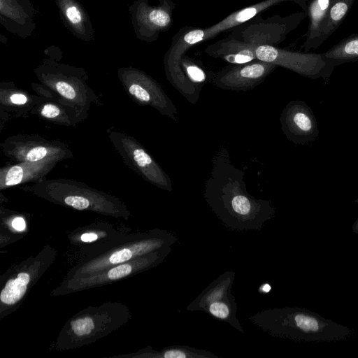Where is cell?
Returning a JSON list of instances; mask_svg holds the SVG:
<instances>
[{"label": "cell", "instance_id": "cell-16", "mask_svg": "<svg viewBox=\"0 0 358 358\" xmlns=\"http://www.w3.org/2000/svg\"><path fill=\"white\" fill-rule=\"evenodd\" d=\"M322 55L334 68L358 60V33L343 38Z\"/></svg>", "mask_w": 358, "mask_h": 358}, {"label": "cell", "instance_id": "cell-27", "mask_svg": "<svg viewBox=\"0 0 358 358\" xmlns=\"http://www.w3.org/2000/svg\"><path fill=\"white\" fill-rule=\"evenodd\" d=\"M10 101L15 104L22 105L27 102V99L22 94H14L10 96Z\"/></svg>", "mask_w": 358, "mask_h": 358}, {"label": "cell", "instance_id": "cell-10", "mask_svg": "<svg viewBox=\"0 0 358 358\" xmlns=\"http://www.w3.org/2000/svg\"><path fill=\"white\" fill-rule=\"evenodd\" d=\"M0 24L22 38L31 36L36 24L30 0H0Z\"/></svg>", "mask_w": 358, "mask_h": 358}, {"label": "cell", "instance_id": "cell-30", "mask_svg": "<svg viewBox=\"0 0 358 358\" xmlns=\"http://www.w3.org/2000/svg\"><path fill=\"white\" fill-rule=\"evenodd\" d=\"M352 231L354 234H358V218L352 224Z\"/></svg>", "mask_w": 358, "mask_h": 358}, {"label": "cell", "instance_id": "cell-3", "mask_svg": "<svg viewBox=\"0 0 358 358\" xmlns=\"http://www.w3.org/2000/svg\"><path fill=\"white\" fill-rule=\"evenodd\" d=\"M306 17L307 12L303 10L286 16L275 15L266 19L259 15L232 29L230 35L255 48L262 45L278 46Z\"/></svg>", "mask_w": 358, "mask_h": 358}, {"label": "cell", "instance_id": "cell-12", "mask_svg": "<svg viewBox=\"0 0 358 358\" xmlns=\"http://www.w3.org/2000/svg\"><path fill=\"white\" fill-rule=\"evenodd\" d=\"M204 52L229 64H244L257 59L255 48L230 34L208 45L204 49Z\"/></svg>", "mask_w": 358, "mask_h": 358}, {"label": "cell", "instance_id": "cell-5", "mask_svg": "<svg viewBox=\"0 0 358 358\" xmlns=\"http://www.w3.org/2000/svg\"><path fill=\"white\" fill-rule=\"evenodd\" d=\"M257 59L269 62L308 78L328 81L334 67L322 57V53L298 52L278 46L262 45L256 48Z\"/></svg>", "mask_w": 358, "mask_h": 358}, {"label": "cell", "instance_id": "cell-26", "mask_svg": "<svg viewBox=\"0 0 358 358\" xmlns=\"http://www.w3.org/2000/svg\"><path fill=\"white\" fill-rule=\"evenodd\" d=\"M13 227L19 231H23L26 227V223L22 217H15L12 221Z\"/></svg>", "mask_w": 358, "mask_h": 358}, {"label": "cell", "instance_id": "cell-24", "mask_svg": "<svg viewBox=\"0 0 358 358\" xmlns=\"http://www.w3.org/2000/svg\"><path fill=\"white\" fill-rule=\"evenodd\" d=\"M57 92L64 97L73 99L76 97V91L74 88L66 82L58 81L55 84Z\"/></svg>", "mask_w": 358, "mask_h": 358}, {"label": "cell", "instance_id": "cell-4", "mask_svg": "<svg viewBox=\"0 0 358 358\" xmlns=\"http://www.w3.org/2000/svg\"><path fill=\"white\" fill-rule=\"evenodd\" d=\"M285 1L295 2L294 0H263L231 13L210 27L206 28L182 27L176 33L172 41L177 48L187 51L194 45L210 40L220 33L232 29L261 15L271 7Z\"/></svg>", "mask_w": 358, "mask_h": 358}, {"label": "cell", "instance_id": "cell-19", "mask_svg": "<svg viewBox=\"0 0 358 358\" xmlns=\"http://www.w3.org/2000/svg\"><path fill=\"white\" fill-rule=\"evenodd\" d=\"M142 353V357L154 358H219L211 352L187 345H175L163 348L157 352L150 347Z\"/></svg>", "mask_w": 358, "mask_h": 358}, {"label": "cell", "instance_id": "cell-6", "mask_svg": "<svg viewBox=\"0 0 358 358\" xmlns=\"http://www.w3.org/2000/svg\"><path fill=\"white\" fill-rule=\"evenodd\" d=\"M178 238L175 234L164 229H152L135 236L131 245L119 247L107 255L86 264L79 274L92 273L106 269L108 266L124 263L150 252L171 247Z\"/></svg>", "mask_w": 358, "mask_h": 358}, {"label": "cell", "instance_id": "cell-25", "mask_svg": "<svg viewBox=\"0 0 358 358\" xmlns=\"http://www.w3.org/2000/svg\"><path fill=\"white\" fill-rule=\"evenodd\" d=\"M59 109L55 105L46 104L41 110V115L48 118H53L59 115Z\"/></svg>", "mask_w": 358, "mask_h": 358}, {"label": "cell", "instance_id": "cell-2", "mask_svg": "<svg viewBox=\"0 0 358 358\" xmlns=\"http://www.w3.org/2000/svg\"><path fill=\"white\" fill-rule=\"evenodd\" d=\"M205 197L230 230H261L275 215L271 202L254 198L240 185H212L207 187Z\"/></svg>", "mask_w": 358, "mask_h": 358}, {"label": "cell", "instance_id": "cell-11", "mask_svg": "<svg viewBox=\"0 0 358 358\" xmlns=\"http://www.w3.org/2000/svg\"><path fill=\"white\" fill-rule=\"evenodd\" d=\"M62 24L76 38L84 41L94 39L95 30L90 17L78 0H54Z\"/></svg>", "mask_w": 358, "mask_h": 358}, {"label": "cell", "instance_id": "cell-17", "mask_svg": "<svg viewBox=\"0 0 358 358\" xmlns=\"http://www.w3.org/2000/svg\"><path fill=\"white\" fill-rule=\"evenodd\" d=\"M237 303L232 292L222 299L209 303L203 310L215 319L228 323L243 334V328L236 317Z\"/></svg>", "mask_w": 358, "mask_h": 358}, {"label": "cell", "instance_id": "cell-20", "mask_svg": "<svg viewBox=\"0 0 358 358\" xmlns=\"http://www.w3.org/2000/svg\"><path fill=\"white\" fill-rule=\"evenodd\" d=\"M355 0H331L320 37L322 45L341 25Z\"/></svg>", "mask_w": 358, "mask_h": 358}, {"label": "cell", "instance_id": "cell-15", "mask_svg": "<svg viewBox=\"0 0 358 358\" xmlns=\"http://www.w3.org/2000/svg\"><path fill=\"white\" fill-rule=\"evenodd\" d=\"M131 155L134 161L150 182L165 190H172L171 181L168 176L143 148H134Z\"/></svg>", "mask_w": 358, "mask_h": 358}, {"label": "cell", "instance_id": "cell-13", "mask_svg": "<svg viewBox=\"0 0 358 358\" xmlns=\"http://www.w3.org/2000/svg\"><path fill=\"white\" fill-rule=\"evenodd\" d=\"M331 0H311L308 3L309 24L303 45V52L315 50L321 45L320 37L328 15Z\"/></svg>", "mask_w": 358, "mask_h": 358}, {"label": "cell", "instance_id": "cell-8", "mask_svg": "<svg viewBox=\"0 0 358 358\" xmlns=\"http://www.w3.org/2000/svg\"><path fill=\"white\" fill-rule=\"evenodd\" d=\"M277 67L273 64L259 59L229 64L216 74L213 82L215 85L222 90L245 91L259 85Z\"/></svg>", "mask_w": 358, "mask_h": 358}, {"label": "cell", "instance_id": "cell-1", "mask_svg": "<svg viewBox=\"0 0 358 358\" xmlns=\"http://www.w3.org/2000/svg\"><path fill=\"white\" fill-rule=\"evenodd\" d=\"M262 331L273 336L305 342H332L353 334L351 329L299 307L268 308L249 317Z\"/></svg>", "mask_w": 358, "mask_h": 358}, {"label": "cell", "instance_id": "cell-28", "mask_svg": "<svg viewBox=\"0 0 358 358\" xmlns=\"http://www.w3.org/2000/svg\"><path fill=\"white\" fill-rule=\"evenodd\" d=\"M98 235L94 232H88L83 234L80 236V240L83 242H93L96 241Z\"/></svg>", "mask_w": 358, "mask_h": 358}, {"label": "cell", "instance_id": "cell-18", "mask_svg": "<svg viewBox=\"0 0 358 358\" xmlns=\"http://www.w3.org/2000/svg\"><path fill=\"white\" fill-rule=\"evenodd\" d=\"M32 280L30 272L23 271L9 279L0 293L1 304L6 307L17 304L24 296Z\"/></svg>", "mask_w": 358, "mask_h": 358}, {"label": "cell", "instance_id": "cell-29", "mask_svg": "<svg viewBox=\"0 0 358 358\" xmlns=\"http://www.w3.org/2000/svg\"><path fill=\"white\" fill-rule=\"evenodd\" d=\"M295 3L298 4L303 11L307 12L308 3L311 0H294Z\"/></svg>", "mask_w": 358, "mask_h": 358}, {"label": "cell", "instance_id": "cell-21", "mask_svg": "<svg viewBox=\"0 0 358 358\" xmlns=\"http://www.w3.org/2000/svg\"><path fill=\"white\" fill-rule=\"evenodd\" d=\"M96 327V320L92 316L86 315L71 321L70 329L76 337H86L90 336Z\"/></svg>", "mask_w": 358, "mask_h": 358}, {"label": "cell", "instance_id": "cell-31", "mask_svg": "<svg viewBox=\"0 0 358 358\" xmlns=\"http://www.w3.org/2000/svg\"><path fill=\"white\" fill-rule=\"evenodd\" d=\"M262 287H263L264 288L263 289H259V292H270V290L271 289V288H268V287H271V285L269 284H265V285H263Z\"/></svg>", "mask_w": 358, "mask_h": 358}, {"label": "cell", "instance_id": "cell-7", "mask_svg": "<svg viewBox=\"0 0 358 358\" xmlns=\"http://www.w3.org/2000/svg\"><path fill=\"white\" fill-rule=\"evenodd\" d=\"M157 1V5L154 6L148 0H136L129 7L134 31L140 41L154 42L162 32L172 27L176 3L173 0Z\"/></svg>", "mask_w": 358, "mask_h": 358}, {"label": "cell", "instance_id": "cell-14", "mask_svg": "<svg viewBox=\"0 0 358 358\" xmlns=\"http://www.w3.org/2000/svg\"><path fill=\"white\" fill-rule=\"evenodd\" d=\"M235 272L227 271L215 279L187 307L188 311H203L210 303L222 299L231 292Z\"/></svg>", "mask_w": 358, "mask_h": 358}, {"label": "cell", "instance_id": "cell-32", "mask_svg": "<svg viewBox=\"0 0 358 358\" xmlns=\"http://www.w3.org/2000/svg\"><path fill=\"white\" fill-rule=\"evenodd\" d=\"M353 202H354L355 203H357V204H358V198H357L356 199H355V200L353 201Z\"/></svg>", "mask_w": 358, "mask_h": 358}, {"label": "cell", "instance_id": "cell-9", "mask_svg": "<svg viewBox=\"0 0 358 358\" xmlns=\"http://www.w3.org/2000/svg\"><path fill=\"white\" fill-rule=\"evenodd\" d=\"M282 132L297 145L313 142L319 135L317 120L312 108L304 101H289L280 118Z\"/></svg>", "mask_w": 358, "mask_h": 358}, {"label": "cell", "instance_id": "cell-23", "mask_svg": "<svg viewBox=\"0 0 358 358\" xmlns=\"http://www.w3.org/2000/svg\"><path fill=\"white\" fill-rule=\"evenodd\" d=\"M48 155V150L45 147H36L30 150L25 155V159L30 162L39 161Z\"/></svg>", "mask_w": 358, "mask_h": 358}, {"label": "cell", "instance_id": "cell-22", "mask_svg": "<svg viewBox=\"0 0 358 358\" xmlns=\"http://www.w3.org/2000/svg\"><path fill=\"white\" fill-rule=\"evenodd\" d=\"M64 203L77 210H85L89 208L90 201L80 196H69L64 199Z\"/></svg>", "mask_w": 358, "mask_h": 358}]
</instances>
